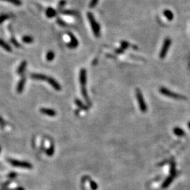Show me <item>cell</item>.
<instances>
[{
	"mask_svg": "<svg viewBox=\"0 0 190 190\" xmlns=\"http://www.w3.org/2000/svg\"><path fill=\"white\" fill-rule=\"evenodd\" d=\"M1 1H5L9 3L14 4L15 6H21L22 1L21 0H1Z\"/></svg>",
	"mask_w": 190,
	"mask_h": 190,
	"instance_id": "obj_19",
	"label": "cell"
},
{
	"mask_svg": "<svg viewBox=\"0 0 190 190\" xmlns=\"http://www.w3.org/2000/svg\"><path fill=\"white\" fill-rule=\"evenodd\" d=\"M188 128H189V130H190V122L189 123H188Z\"/></svg>",
	"mask_w": 190,
	"mask_h": 190,
	"instance_id": "obj_30",
	"label": "cell"
},
{
	"mask_svg": "<svg viewBox=\"0 0 190 190\" xmlns=\"http://www.w3.org/2000/svg\"><path fill=\"white\" fill-rule=\"evenodd\" d=\"M61 13L63 15H68V16H75L76 15V12L72 10H63L61 11Z\"/></svg>",
	"mask_w": 190,
	"mask_h": 190,
	"instance_id": "obj_20",
	"label": "cell"
},
{
	"mask_svg": "<svg viewBox=\"0 0 190 190\" xmlns=\"http://www.w3.org/2000/svg\"><path fill=\"white\" fill-rule=\"evenodd\" d=\"M22 40H23V42L27 43V44H30V43H32V42H33L34 39L32 37L29 36V35H25V36H23V38H22Z\"/></svg>",
	"mask_w": 190,
	"mask_h": 190,
	"instance_id": "obj_17",
	"label": "cell"
},
{
	"mask_svg": "<svg viewBox=\"0 0 190 190\" xmlns=\"http://www.w3.org/2000/svg\"><path fill=\"white\" fill-rule=\"evenodd\" d=\"M11 42H12L15 46H16V47H20V44H19L18 43V42L16 41L15 39H14V38H11Z\"/></svg>",
	"mask_w": 190,
	"mask_h": 190,
	"instance_id": "obj_28",
	"label": "cell"
},
{
	"mask_svg": "<svg viewBox=\"0 0 190 190\" xmlns=\"http://www.w3.org/2000/svg\"><path fill=\"white\" fill-rule=\"evenodd\" d=\"M66 4V0H61L59 3V5H58V9H61L63 8L65 5Z\"/></svg>",
	"mask_w": 190,
	"mask_h": 190,
	"instance_id": "obj_23",
	"label": "cell"
},
{
	"mask_svg": "<svg viewBox=\"0 0 190 190\" xmlns=\"http://www.w3.org/2000/svg\"><path fill=\"white\" fill-rule=\"evenodd\" d=\"M9 162L14 166H17V167H21V168H30L32 167L30 164L28 162H25V161H18L16 160L11 159L9 160Z\"/></svg>",
	"mask_w": 190,
	"mask_h": 190,
	"instance_id": "obj_5",
	"label": "cell"
},
{
	"mask_svg": "<svg viewBox=\"0 0 190 190\" xmlns=\"http://www.w3.org/2000/svg\"><path fill=\"white\" fill-rule=\"evenodd\" d=\"M121 48L123 49H127V48H128V47H129V45H130V44H129L128 42H125V41H123V42H121Z\"/></svg>",
	"mask_w": 190,
	"mask_h": 190,
	"instance_id": "obj_24",
	"label": "cell"
},
{
	"mask_svg": "<svg viewBox=\"0 0 190 190\" xmlns=\"http://www.w3.org/2000/svg\"><path fill=\"white\" fill-rule=\"evenodd\" d=\"M54 56H55V54H54V51H49L48 52H47V56H46V59H47V61H51L54 59Z\"/></svg>",
	"mask_w": 190,
	"mask_h": 190,
	"instance_id": "obj_18",
	"label": "cell"
},
{
	"mask_svg": "<svg viewBox=\"0 0 190 190\" xmlns=\"http://www.w3.org/2000/svg\"><path fill=\"white\" fill-rule=\"evenodd\" d=\"M54 146H53L47 151V154L48 156H51L53 154H54Z\"/></svg>",
	"mask_w": 190,
	"mask_h": 190,
	"instance_id": "obj_26",
	"label": "cell"
},
{
	"mask_svg": "<svg viewBox=\"0 0 190 190\" xmlns=\"http://www.w3.org/2000/svg\"><path fill=\"white\" fill-rule=\"evenodd\" d=\"M25 83H26V78L23 77V78H21L20 81H19L18 84L17 86V92L18 93H20L23 92V89H24V86H25Z\"/></svg>",
	"mask_w": 190,
	"mask_h": 190,
	"instance_id": "obj_13",
	"label": "cell"
},
{
	"mask_svg": "<svg viewBox=\"0 0 190 190\" xmlns=\"http://www.w3.org/2000/svg\"><path fill=\"white\" fill-rule=\"evenodd\" d=\"M123 51H124V49H123L121 47V48H120V49H117L116 51H115V52L118 53V54H121V53H123Z\"/></svg>",
	"mask_w": 190,
	"mask_h": 190,
	"instance_id": "obj_29",
	"label": "cell"
},
{
	"mask_svg": "<svg viewBox=\"0 0 190 190\" xmlns=\"http://www.w3.org/2000/svg\"><path fill=\"white\" fill-rule=\"evenodd\" d=\"M87 18L91 25L93 33L96 38H99L101 35V28L99 23L95 20L94 16L91 12H87Z\"/></svg>",
	"mask_w": 190,
	"mask_h": 190,
	"instance_id": "obj_1",
	"label": "cell"
},
{
	"mask_svg": "<svg viewBox=\"0 0 190 190\" xmlns=\"http://www.w3.org/2000/svg\"><path fill=\"white\" fill-rule=\"evenodd\" d=\"M10 17V16L9 14H1L0 15V24L2 23L3 22H4L5 20H7Z\"/></svg>",
	"mask_w": 190,
	"mask_h": 190,
	"instance_id": "obj_21",
	"label": "cell"
},
{
	"mask_svg": "<svg viewBox=\"0 0 190 190\" xmlns=\"http://www.w3.org/2000/svg\"><path fill=\"white\" fill-rule=\"evenodd\" d=\"M68 35H69L70 38H71V42H70L69 44H68V46L71 49L76 48V47L78 46V44H79V43H78V40H77V38L74 36L73 34L68 33Z\"/></svg>",
	"mask_w": 190,
	"mask_h": 190,
	"instance_id": "obj_8",
	"label": "cell"
},
{
	"mask_svg": "<svg viewBox=\"0 0 190 190\" xmlns=\"http://www.w3.org/2000/svg\"><path fill=\"white\" fill-rule=\"evenodd\" d=\"M40 112L42 113L45 114V115H47L51 117H54L56 115V111L51 109H47V108H41Z\"/></svg>",
	"mask_w": 190,
	"mask_h": 190,
	"instance_id": "obj_9",
	"label": "cell"
},
{
	"mask_svg": "<svg viewBox=\"0 0 190 190\" xmlns=\"http://www.w3.org/2000/svg\"><path fill=\"white\" fill-rule=\"evenodd\" d=\"M173 133H174V134L175 135L178 137H182L185 135V131H184L182 128H180V127H175V128L173 129Z\"/></svg>",
	"mask_w": 190,
	"mask_h": 190,
	"instance_id": "obj_15",
	"label": "cell"
},
{
	"mask_svg": "<svg viewBox=\"0 0 190 190\" xmlns=\"http://www.w3.org/2000/svg\"><path fill=\"white\" fill-rule=\"evenodd\" d=\"M56 15H57V12L52 7H48L47 9L46 10V16L48 18H49L55 17Z\"/></svg>",
	"mask_w": 190,
	"mask_h": 190,
	"instance_id": "obj_11",
	"label": "cell"
},
{
	"mask_svg": "<svg viewBox=\"0 0 190 190\" xmlns=\"http://www.w3.org/2000/svg\"><path fill=\"white\" fill-rule=\"evenodd\" d=\"M26 65H27V63H26V61H24L22 62V63H20V66H19L18 68V70H17V73H18V74H21L22 73H23V71H24L25 68H26Z\"/></svg>",
	"mask_w": 190,
	"mask_h": 190,
	"instance_id": "obj_16",
	"label": "cell"
},
{
	"mask_svg": "<svg viewBox=\"0 0 190 190\" xmlns=\"http://www.w3.org/2000/svg\"><path fill=\"white\" fill-rule=\"evenodd\" d=\"M136 97L138 104H139L140 111L142 113H146L147 111V106H146V102H145L144 99L143 97V95L142 94V92L139 89L136 90Z\"/></svg>",
	"mask_w": 190,
	"mask_h": 190,
	"instance_id": "obj_3",
	"label": "cell"
},
{
	"mask_svg": "<svg viewBox=\"0 0 190 190\" xmlns=\"http://www.w3.org/2000/svg\"><path fill=\"white\" fill-rule=\"evenodd\" d=\"M0 120H1V118H0Z\"/></svg>",
	"mask_w": 190,
	"mask_h": 190,
	"instance_id": "obj_32",
	"label": "cell"
},
{
	"mask_svg": "<svg viewBox=\"0 0 190 190\" xmlns=\"http://www.w3.org/2000/svg\"><path fill=\"white\" fill-rule=\"evenodd\" d=\"M0 47H2L4 50H6V51H8V52L12 51V49H11V46H10L8 43H7L5 41H4L1 39H0Z\"/></svg>",
	"mask_w": 190,
	"mask_h": 190,
	"instance_id": "obj_12",
	"label": "cell"
},
{
	"mask_svg": "<svg viewBox=\"0 0 190 190\" xmlns=\"http://www.w3.org/2000/svg\"><path fill=\"white\" fill-rule=\"evenodd\" d=\"M80 82L81 87H85L87 83V73L84 68H82L80 73Z\"/></svg>",
	"mask_w": 190,
	"mask_h": 190,
	"instance_id": "obj_6",
	"label": "cell"
},
{
	"mask_svg": "<svg viewBox=\"0 0 190 190\" xmlns=\"http://www.w3.org/2000/svg\"><path fill=\"white\" fill-rule=\"evenodd\" d=\"M170 45H171V40H170V38H167V39L165 40L162 46V48H161V51H160L159 56L161 59H164V58L166 57Z\"/></svg>",
	"mask_w": 190,
	"mask_h": 190,
	"instance_id": "obj_4",
	"label": "cell"
},
{
	"mask_svg": "<svg viewBox=\"0 0 190 190\" xmlns=\"http://www.w3.org/2000/svg\"><path fill=\"white\" fill-rule=\"evenodd\" d=\"M98 1H99V0H91V1H90V7H91V8H93V7H94L97 4Z\"/></svg>",
	"mask_w": 190,
	"mask_h": 190,
	"instance_id": "obj_27",
	"label": "cell"
},
{
	"mask_svg": "<svg viewBox=\"0 0 190 190\" xmlns=\"http://www.w3.org/2000/svg\"><path fill=\"white\" fill-rule=\"evenodd\" d=\"M163 15H164L165 17H166L168 20H170V21H171V20L174 18V15H173V13L168 9L165 10V11H163Z\"/></svg>",
	"mask_w": 190,
	"mask_h": 190,
	"instance_id": "obj_14",
	"label": "cell"
},
{
	"mask_svg": "<svg viewBox=\"0 0 190 190\" xmlns=\"http://www.w3.org/2000/svg\"><path fill=\"white\" fill-rule=\"evenodd\" d=\"M30 77L32 79L38 80H47L48 76L41 73H33L30 75Z\"/></svg>",
	"mask_w": 190,
	"mask_h": 190,
	"instance_id": "obj_10",
	"label": "cell"
},
{
	"mask_svg": "<svg viewBox=\"0 0 190 190\" xmlns=\"http://www.w3.org/2000/svg\"><path fill=\"white\" fill-rule=\"evenodd\" d=\"M160 92L163 95H164V96L173 98V99H177V100H185V99H186V98L184 96H182V95L176 94V93L170 91V90L165 88V87H161L160 88Z\"/></svg>",
	"mask_w": 190,
	"mask_h": 190,
	"instance_id": "obj_2",
	"label": "cell"
},
{
	"mask_svg": "<svg viewBox=\"0 0 190 190\" xmlns=\"http://www.w3.org/2000/svg\"><path fill=\"white\" fill-rule=\"evenodd\" d=\"M47 81L51 84V87L54 89L55 90H57V91H60L61 90V86L58 83V82L56 80L54 79L51 77H47Z\"/></svg>",
	"mask_w": 190,
	"mask_h": 190,
	"instance_id": "obj_7",
	"label": "cell"
},
{
	"mask_svg": "<svg viewBox=\"0 0 190 190\" xmlns=\"http://www.w3.org/2000/svg\"><path fill=\"white\" fill-rule=\"evenodd\" d=\"M0 151H1V147H0Z\"/></svg>",
	"mask_w": 190,
	"mask_h": 190,
	"instance_id": "obj_31",
	"label": "cell"
},
{
	"mask_svg": "<svg viewBox=\"0 0 190 190\" xmlns=\"http://www.w3.org/2000/svg\"><path fill=\"white\" fill-rule=\"evenodd\" d=\"M56 21H57V23H59V24L61 26H63V27H66V26H67V23H65V22L63 21L62 19L59 18H58L57 20H56Z\"/></svg>",
	"mask_w": 190,
	"mask_h": 190,
	"instance_id": "obj_25",
	"label": "cell"
},
{
	"mask_svg": "<svg viewBox=\"0 0 190 190\" xmlns=\"http://www.w3.org/2000/svg\"><path fill=\"white\" fill-rule=\"evenodd\" d=\"M75 103H76V104L78 105V107L80 108V109H83V110H86V111L87 110V106H85L84 104H82V103L81 102V101H80L79 99H76V100H75Z\"/></svg>",
	"mask_w": 190,
	"mask_h": 190,
	"instance_id": "obj_22",
	"label": "cell"
}]
</instances>
